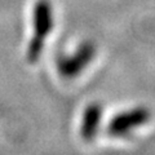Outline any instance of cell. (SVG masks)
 I'll return each instance as SVG.
<instances>
[{"label": "cell", "mask_w": 155, "mask_h": 155, "mask_svg": "<svg viewBox=\"0 0 155 155\" xmlns=\"http://www.w3.org/2000/svg\"><path fill=\"white\" fill-rule=\"evenodd\" d=\"M54 28V11L49 0H38L32 9V36L27 44L26 60L35 65L40 60L48 36Z\"/></svg>", "instance_id": "6da1fadb"}, {"label": "cell", "mask_w": 155, "mask_h": 155, "mask_svg": "<svg viewBox=\"0 0 155 155\" xmlns=\"http://www.w3.org/2000/svg\"><path fill=\"white\" fill-rule=\"evenodd\" d=\"M97 56V45L92 40H84L70 54H60L56 60L58 75L66 80L76 79L88 69Z\"/></svg>", "instance_id": "7a4b0ae2"}, {"label": "cell", "mask_w": 155, "mask_h": 155, "mask_svg": "<svg viewBox=\"0 0 155 155\" xmlns=\"http://www.w3.org/2000/svg\"><path fill=\"white\" fill-rule=\"evenodd\" d=\"M151 119V111L142 105L123 110L114 115L107 124V132L111 137L125 138L134 130L146 125Z\"/></svg>", "instance_id": "3957f363"}, {"label": "cell", "mask_w": 155, "mask_h": 155, "mask_svg": "<svg viewBox=\"0 0 155 155\" xmlns=\"http://www.w3.org/2000/svg\"><path fill=\"white\" fill-rule=\"evenodd\" d=\"M104 116V107L100 102H91L85 106L80 119L79 133L85 142H91L97 137Z\"/></svg>", "instance_id": "277c9868"}]
</instances>
